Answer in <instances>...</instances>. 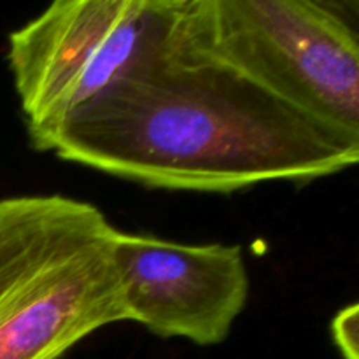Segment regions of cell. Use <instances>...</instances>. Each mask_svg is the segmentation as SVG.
I'll use <instances>...</instances> for the list:
<instances>
[{
	"label": "cell",
	"instance_id": "cell-1",
	"mask_svg": "<svg viewBox=\"0 0 359 359\" xmlns=\"http://www.w3.org/2000/svg\"><path fill=\"white\" fill-rule=\"evenodd\" d=\"M46 151L147 188L233 193L347 170L358 163L359 137L302 114L237 74L161 48L74 112Z\"/></svg>",
	"mask_w": 359,
	"mask_h": 359
},
{
	"label": "cell",
	"instance_id": "cell-5",
	"mask_svg": "<svg viewBox=\"0 0 359 359\" xmlns=\"http://www.w3.org/2000/svg\"><path fill=\"white\" fill-rule=\"evenodd\" d=\"M116 259L128 321L163 339L217 346L249 300L241 245L179 244L119 231Z\"/></svg>",
	"mask_w": 359,
	"mask_h": 359
},
{
	"label": "cell",
	"instance_id": "cell-4",
	"mask_svg": "<svg viewBox=\"0 0 359 359\" xmlns=\"http://www.w3.org/2000/svg\"><path fill=\"white\" fill-rule=\"evenodd\" d=\"M172 0H60L9 35L7 62L34 149L160 53Z\"/></svg>",
	"mask_w": 359,
	"mask_h": 359
},
{
	"label": "cell",
	"instance_id": "cell-6",
	"mask_svg": "<svg viewBox=\"0 0 359 359\" xmlns=\"http://www.w3.org/2000/svg\"><path fill=\"white\" fill-rule=\"evenodd\" d=\"M332 337L344 359H359V307L356 304L342 309L333 318Z\"/></svg>",
	"mask_w": 359,
	"mask_h": 359
},
{
	"label": "cell",
	"instance_id": "cell-2",
	"mask_svg": "<svg viewBox=\"0 0 359 359\" xmlns=\"http://www.w3.org/2000/svg\"><path fill=\"white\" fill-rule=\"evenodd\" d=\"M118 235L83 200H0V359H58L97 330L128 323Z\"/></svg>",
	"mask_w": 359,
	"mask_h": 359
},
{
	"label": "cell",
	"instance_id": "cell-3",
	"mask_svg": "<svg viewBox=\"0 0 359 359\" xmlns=\"http://www.w3.org/2000/svg\"><path fill=\"white\" fill-rule=\"evenodd\" d=\"M163 48L359 137L358 2L172 0Z\"/></svg>",
	"mask_w": 359,
	"mask_h": 359
}]
</instances>
